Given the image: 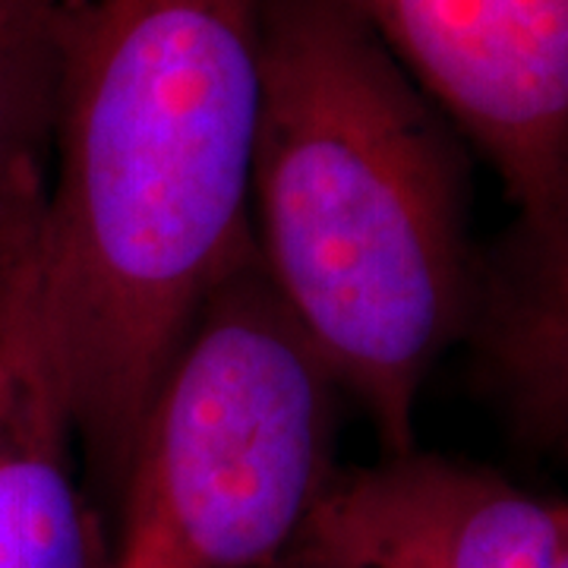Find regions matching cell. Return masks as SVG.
Instances as JSON below:
<instances>
[{
    "label": "cell",
    "instance_id": "7",
    "mask_svg": "<svg viewBox=\"0 0 568 568\" xmlns=\"http://www.w3.org/2000/svg\"><path fill=\"white\" fill-rule=\"evenodd\" d=\"M325 499L417 568H549L556 547V503L487 467L417 448L338 467Z\"/></svg>",
    "mask_w": 568,
    "mask_h": 568
},
{
    "label": "cell",
    "instance_id": "8",
    "mask_svg": "<svg viewBox=\"0 0 568 568\" xmlns=\"http://www.w3.org/2000/svg\"><path fill=\"white\" fill-rule=\"evenodd\" d=\"M67 0H0V183L54 142Z\"/></svg>",
    "mask_w": 568,
    "mask_h": 568
},
{
    "label": "cell",
    "instance_id": "1",
    "mask_svg": "<svg viewBox=\"0 0 568 568\" xmlns=\"http://www.w3.org/2000/svg\"><path fill=\"white\" fill-rule=\"evenodd\" d=\"M263 0H67L44 250L89 496L118 506L171 366L256 250Z\"/></svg>",
    "mask_w": 568,
    "mask_h": 568
},
{
    "label": "cell",
    "instance_id": "5",
    "mask_svg": "<svg viewBox=\"0 0 568 568\" xmlns=\"http://www.w3.org/2000/svg\"><path fill=\"white\" fill-rule=\"evenodd\" d=\"M54 335L44 186L0 190V568H102V515L77 470Z\"/></svg>",
    "mask_w": 568,
    "mask_h": 568
},
{
    "label": "cell",
    "instance_id": "9",
    "mask_svg": "<svg viewBox=\"0 0 568 568\" xmlns=\"http://www.w3.org/2000/svg\"><path fill=\"white\" fill-rule=\"evenodd\" d=\"M549 568H568V503H556V547Z\"/></svg>",
    "mask_w": 568,
    "mask_h": 568
},
{
    "label": "cell",
    "instance_id": "2",
    "mask_svg": "<svg viewBox=\"0 0 568 568\" xmlns=\"http://www.w3.org/2000/svg\"><path fill=\"white\" fill-rule=\"evenodd\" d=\"M260 32L256 256L383 458L407 455L474 304L467 142L347 0H263Z\"/></svg>",
    "mask_w": 568,
    "mask_h": 568
},
{
    "label": "cell",
    "instance_id": "4",
    "mask_svg": "<svg viewBox=\"0 0 568 568\" xmlns=\"http://www.w3.org/2000/svg\"><path fill=\"white\" fill-rule=\"evenodd\" d=\"M515 209L568 162V0H347Z\"/></svg>",
    "mask_w": 568,
    "mask_h": 568
},
{
    "label": "cell",
    "instance_id": "10",
    "mask_svg": "<svg viewBox=\"0 0 568 568\" xmlns=\"http://www.w3.org/2000/svg\"><path fill=\"white\" fill-rule=\"evenodd\" d=\"M282 568H323V566H320V562H313L304 549H301V540H297V547H294V552L287 556V562H284Z\"/></svg>",
    "mask_w": 568,
    "mask_h": 568
},
{
    "label": "cell",
    "instance_id": "6",
    "mask_svg": "<svg viewBox=\"0 0 568 568\" xmlns=\"http://www.w3.org/2000/svg\"><path fill=\"white\" fill-rule=\"evenodd\" d=\"M462 345L518 439L537 448L568 439V162L477 253Z\"/></svg>",
    "mask_w": 568,
    "mask_h": 568
},
{
    "label": "cell",
    "instance_id": "3",
    "mask_svg": "<svg viewBox=\"0 0 568 568\" xmlns=\"http://www.w3.org/2000/svg\"><path fill=\"white\" fill-rule=\"evenodd\" d=\"M338 420L342 392L253 250L142 424L102 568H282L342 467Z\"/></svg>",
    "mask_w": 568,
    "mask_h": 568
},
{
    "label": "cell",
    "instance_id": "11",
    "mask_svg": "<svg viewBox=\"0 0 568 568\" xmlns=\"http://www.w3.org/2000/svg\"><path fill=\"white\" fill-rule=\"evenodd\" d=\"M556 452H559V455H562V458H566V462H568V439H562V443L556 446Z\"/></svg>",
    "mask_w": 568,
    "mask_h": 568
}]
</instances>
